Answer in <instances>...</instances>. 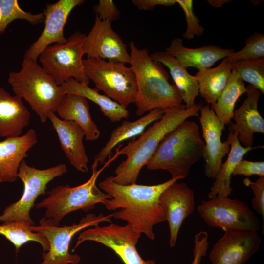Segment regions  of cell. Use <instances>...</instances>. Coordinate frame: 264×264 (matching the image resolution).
I'll list each match as a JSON object with an SVG mask.
<instances>
[{"label": "cell", "mask_w": 264, "mask_h": 264, "mask_svg": "<svg viewBox=\"0 0 264 264\" xmlns=\"http://www.w3.org/2000/svg\"><path fill=\"white\" fill-rule=\"evenodd\" d=\"M83 65L87 76L105 95L126 108L135 102L137 84L130 66L98 58L83 59Z\"/></svg>", "instance_id": "7"}, {"label": "cell", "mask_w": 264, "mask_h": 264, "mask_svg": "<svg viewBox=\"0 0 264 264\" xmlns=\"http://www.w3.org/2000/svg\"><path fill=\"white\" fill-rule=\"evenodd\" d=\"M183 10L187 23L186 31L183 34V37L191 40L195 36L203 34L204 28L200 24V21L195 15L193 9V1L191 0H176Z\"/></svg>", "instance_id": "34"}, {"label": "cell", "mask_w": 264, "mask_h": 264, "mask_svg": "<svg viewBox=\"0 0 264 264\" xmlns=\"http://www.w3.org/2000/svg\"><path fill=\"white\" fill-rule=\"evenodd\" d=\"M231 1L230 0H208L207 2L212 6L215 8L221 7L223 4Z\"/></svg>", "instance_id": "40"}, {"label": "cell", "mask_w": 264, "mask_h": 264, "mask_svg": "<svg viewBox=\"0 0 264 264\" xmlns=\"http://www.w3.org/2000/svg\"><path fill=\"white\" fill-rule=\"evenodd\" d=\"M48 119L70 163L79 172H87L88 158L83 142L85 134L82 128L75 122L62 120L51 111Z\"/></svg>", "instance_id": "19"}, {"label": "cell", "mask_w": 264, "mask_h": 264, "mask_svg": "<svg viewBox=\"0 0 264 264\" xmlns=\"http://www.w3.org/2000/svg\"><path fill=\"white\" fill-rule=\"evenodd\" d=\"M204 147L198 126L187 119L164 137L146 166L151 170L167 171L172 178L182 179L202 157Z\"/></svg>", "instance_id": "4"}, {"label": "cell", "mask_w": 264, "mask_h": 264, "mask_svg": "<svg viewBox=\"0 0 264 264\" xmlns=\"http://www.w3.org/2000/svg\"><path fill=\"white\" fill-rule=\"evenodd\" d=\"M234 70L242 81L264 93V59L232 63Z\"/></svg>", "instance_id": "32"}, {"label": "cell", "mask_w": 264, "mask_h": 264, "mask_svg": "<svg viewBox=\"0 0 264 264\" xmlns=\"http://www.w3.org/2000/svg\"><path fill=\"white\" fill-rule=\"evenodd\" d=\"M30 116L22 99L0 87V137L20 136Z\"/></svg>", "instance_id": "22"}, {"label": "cell", "mask_w": 264, "mask_h": 264, "mask_svg": "<svg viewBox=\"0 0 264 264\" xmlns=\"http://www.w3.org/2000/svg\"><path fill=\"white\" fill-rule=\"evenodd\" d=\"M96 16L102 20H107L112 22L119 19L120 12L112 0H100L94 7Z\"/></svg>", "instance_id": "36"}, {"label": "cell", "mask_w": 264, "mask_h": 264, "mask_svg": "<svg viewBox=\"0 0 264 264\" xmlns=\"http://www.w3.org/2000/svg\"><path fill=\"white\" fill-rule=\"evenodd\" d=\"M66 171V165L63 163L46 169H38L29 166L23 160L17 174L18 178L23 184V194L19 200L4 209L0 215V222H19L29 226L34 225L30 212L34 206L35 200L40 195L46 194L49 182Z\"/></svg>", "instance_id": "8"}, {"label": "cell", "mask_w": 264, "mask_h": 264, "mask_svg": "<svg viewBox=\"0 0 264 264\" xmlns=\"http://www.w3.org/2000/svg\"><path fill=\"white\" fill-rule=\"evenodd\" d=\"M84 0H59L46 5L44 9L45 25L37 40L25 52V59L37 61L41 53L52 44H64L67 41L64 27L72 10L84 2Z\"/></svg>", "instance_id": "14"}, {"label": "cell", "mask_w": 264, "mask_h": 264, "mask_svg": "<svg viewBox=\"0 0 264 264\" xmlns=\"http://www.w3.org/2000/svg\"><path fill=\"white\" fill-rule=\"evenodd\" d=\"M83 49L87 58L130 64V56L126 44L112 28L111 22L102 20L96 15L93 27L86 35Z\"/></svg>", "instance_id": "13"}, {"label": "cell", "mask_w": 264, "mask_h": 264, "mask_svg": "<svg viewBox=\"0 0 264 264\" xmlns=\"http://www.w3.org/2000/svg\"><path fill=\"white\" fill-rule=\"evenodd\" d=\"M37 142V135L33 129L22 135L7 137L0 141V183L13 182L17 179L21 163Z\"/></svg>", "instance_id": "20"}, {"label": "cell", "mask_w": 264, "mask_h": 264, "mask_svg": "<svg viewBox=\"0 0 264 264\" xmlns=\"http://www.w3.org/2000/svg\"><path fill=\"white\" fill-rule=\"evenodd\" d=\"M112 214L104 216L91 213L82 218L78 224L59 227L51 219L42 218L39 226H31L32 231L42 233L47 239L49 248L43 254L40 264H78L81 257L69 253L71 241L75 234L86 228L98 225L102 222L111 223Z\"/></svg>", "instance_id": "10"}, {"label": "cell", "mask_w": 264, "mask_h": 264, "mask_svg": "<svg viewBox=\"0 0 264 264\" xmlns=\"http://www.w3.org/2000/svg\"><path fill=\"white\" fill-rule=\"evenodd\" d=\"M130 62L136 81V114L142 116L155 109L178 106L182 98L162 65L152 59L147 49L138 48L133 41L129 44Z\"/></svg>", "instance_id": "3"}, {"label": "cell", "mask_w": 264, "mask_h": 264, "mask_svg": "<svg viewBox=\"0 0 264 264\" xmlns=\"http://www.w3.org/2000/svg\"><path fill=\"white\" fill-rule=\"evenodd\" d=\"M164 112V109H155L135 121H124L121 125L112 131L106 144L95 156L91 168L97 169L99 164L104 163L118 144L140 135L150 124L160 119Z\"/></svg>", "instance_id": "24"}, {"label": "cell", "mask_w": 264, "mask_h": 264, "mask_svg": "<svg viewBox=\"0 0 264 264\" xmlns=\"http://www.w3.org/2000/svg\"><path fill=\"white\" fill-rule=\"evenodd\" d=\"M132 4L140 10H152L157 6H173L176 0H132Z\"/></svg>", "instance_id": "38"}, {"label": "cell", "mask_w": 264, "mask_h": 264, "mask_svg": "<svg viewBox=\"0 0 264 264\" xmlns=\"http://www.w3.org/2000/svg\"><path fill=\"white\" fill-rule=\"evenodd\" d=\"M199 112V119L205 145L202 155L205 162L204 173L207 177L214 178L223 158L229 152L230 144L227 139L221 141L225 126L220 122L209 105H202Z\"/></svg>", "instance_id": "16"}, {"label": "cell", "mask_w": 264, "mask_h": 264, "mask_svg": "<svg viewBox=\"0 0 264 264\" xmlns=\"http://www.w3.org/2000/svg\"><path fill=\"white\" fill-rule=\"evenodd\" d=\"M86 34L76 31L64 44L47 47L39 56L42 67L59 85L70 79L88 84L84 67L83 43Z\"/></svg>", "instance_id": "9"}, {"label": "cell", "mask_w": 264, "mask_h": 264, "mask_svg": "<svg viewBox=\"0 0 264 264\" xmlns=\"http://www.w3.org/2000/svg\"><path fill=\"white\" fill-rule=\"evenodd\" d=\"M165 51L173 55L186 69L194 67L201 70L211 68L215 63L227 58L235 51L212 45L189 48L184 45L181 38H176L172 40Z\"/></svg>", "instance_id": "21"}, {"label": "cell", "mask_w": 264, "mask_h": 264, "mask_svg": "<svg viewBox=\"0 0 264 264\" xmlns=\"http://www.w3.org/2000/svg\"><path fill=\"white\" fill-rule=\"evenodd\" d=\"M159 199L169 224V245L173 247L184 220L194 210V192L186 183L177 181L162 192Z\"/></svg>", "instance_id": "17"}, {"label": "cell", "mask_w": 264, "mask_h": 264, "mask_svg": "<svg viewBox=\"0 0 264 264\" xmlns=\"http://www.w3.org/2000/svg\"><path fill=\"white\" fill-rule=\"evenodd\" d=\"M229 132L227 139L229 141L230 149L226 161L222 163L210 188L208 198L216 197H229L233 190L231 186L234 170L237 164L249 151L262 146L245 147L239 141L236 131L229 127ZM263 148V147H262Z\"/></svg>", "instance_id": "23"}, {"label": "cell", "mask_w": 264, "mask_h": 264, "mask_svg": "<svg viewBox=\"0 0 264 264\" xmlns=\"http://www.w3.org/2000/svg\"><path fill=\"white\" fill-rule=\"evenodd\" d=\"M0 234L4 236L15 246L16 251L31 241L39 243L43 249L44 254L49 248L46 238L40 232L32 231L31 226L19 222H10L0 225Z\"/></svg>", "instance_id": "30"}, {"label": "cell", "mask_w": 264, "mask_h": 264, "mask_svg": "<svg viewBox=\"0 0 264 264\" xmlns=\"http://www.w3.org/2000/svg\"><path fill=\"white\" fill-rule=\"evenodd\" d=\"M103 168L92 169L89 179L83 184L71 187L60 185L48 192V196L36 205L37 208H45V218L51 219L59 226L63 218L69 213L81 209L88 212L98 203L104 205L110 197L96 186L97 178Z\"/></svg>", "instance_id": "6"}, {"label": "cell", "mask_w": 264, "mask_h": 264, "mask_svg": "<svg viewBox=\"0 0 264 264\" xmlns=\"http://www.w3.org/2000/svg\"><path fill=\"white\" fill-rule=\"evenodd\" d=\"M246 91L244 82L232 69L226 86L215 103L211 106L215 114L223 126L230 123L237 101Z\"/></svg>", "instance_id": "29"}, {"label": "cell", "mask_w": 264, "mask_h": 264, "mask_svg": "<svg viewBox=\"0 0 264 264\" xmlns=\"http://www.w3.org/2000/svg\"><path fill=\"white\" fill-rule=\"evenodd\" d=\"M232 71V63L226 58L216 67L198 70L195 74L199 93L207 104L215 103L226 86Z\"/></svg>", "instance_id": "28"}, {"label": "cell", "mask_w": 264, "mask_h": 264, "mask_svg": "<svg viewBox=\"0 0 264 264\" xmlns=\"http://www.w3.org/2000/svg\"><path fill=\"white\" fill-rule=\"evenodd\" d=\"M180 179L171 178L153 185H121L115 182L111 176L100 182L99 186L110 197L104 204L107 209L117 210L112 213V217L126 221L137 232L153 240L154 226L166 221L160 196L170 185Z\"/></svg>", "instance_id": "1"}, {"label": "cell", "mask_w": 264, "mask_h": 264, "mask_svg": "<svg viewBox=\"0 0 264 264\" xmlns=\"http://www.w3.org/2000/svg\"><path fill=\"white\" fill-rule=\"evenodd\" d=\"M243 175L264 176V162L252 161L242 159L236 166L233 176Z\"/></svg>", "instance_id": "37"}, {"label": "cell", "mask_w": 264, "mask_h": 264, "mask_svg": "<svg viewBox=\"0 0 264 264\" xmlns=\"http://www.w3.org/2000/svg\"><path fill=\"white\" fill-rule=\"evenodd\" d=\"M56 112L60 119L78 124L86 140L94 141L99 138L100 131L91 118L88 99L84 97L74 93L66 94Z\"/></svg>", "instance_id": "25"}, {"label": "cell", "mask_w": 264, "mask_h": 264, "mask_svg": "<svg viewBox=\"0 0 264 264\" xmlns=\"http://www.w3.org/2000/svg\"><path fill=\"white\" fill-rule=\"evenodd\" d=\"M246 89V98L234 110L232 119L235 123L231 122L229 127L237 132L241 144L245 147H252L254 133H264V119L258 110L261 92L249 84Z\"/></svg>", "instance_id": "18"}, {"label": "cell", "mask_w": 264, "mask_h": 264, "mask_svg": "<svg viewBox=\"0 0 264 264\" xmlns=\"http://www.w3.org/2000/svg\"><path fill=\"white\" fill-rule=\"evenodd\" d=\"M43 13L32 14L22 9L17 0H0V35L17 19L25 20L35 25L44 21Z\"/></svg>", "instance_id": "31"}, {"label": "cell", "mask_w": 264, "mask_h": 264, "mask_svg": "<svg viewBox=\"0 0 264 264\" xmlns=\"http://www.w3.org/2000/svg\"><path fill=\"white\" fill-rule=\"evenodd\" d=\"M198 211L210 227L223 230L258 232L260 223L254 212L244 202L229 197L210 198L198 206Z\"/></svg>", "instance_id": "11"}, {"label": "cell", "mask_w": 264, "mask_h": 264, "mask_svg": "<svg viewBox=\"0 0 264 264\" xmlns=\"http://www.w3.org/2000/svg\"><path fill=\"white\" fill-rule=\"evenodd\" d=\"M150 56L169 69L174 85L179 91L186 107H193L199 94V85L196 77L190 74L173 55L166 51L155 52Z\"/></svg>", "instance_id": "26"}, {"label": "cell", "mask_w": 264, "mask_h": 264, "mask_svg": "<svg viewBox=\"0 0 264 264\" xmlns=\"http://www.w3.org/2000/svg\"><path fill=\"white\" fill-rule=\"evenodd\" d=\"M66 94L74 93L82 96L97 105L103 114L111 122H119L127 119L128 110L106 95L100 94L96 88L89 87L74 79H70L60 85Z\"/></svg>", "instance_id": "27"}, {"label": "cell", "mask_w": 264, "mask_h": 264, "mask_svg": "<svg viewBox=\"0 0 264 264\" xmlns=\"http://www.w3.org/2000/svg\"><path fill=\"white\" fill-rule=\"evenodd\" d=\"M141 234L128 223L123 226L112 223L96 225L79 234L72 252L85 241H91L110 248L124 264H156L154 260H144L138 253L136 244Z\"/></svg>", "instance_id": "12"}, {"label": "cell", "mask_w": 264, "mask_h": 264, "mask_svg": "<svg viewBox=\"0 0 264 264\" xmlns=\"http://www.w3.org/2000/svg\"><path fill=\"white\" fill-rule=\"evenodd\" d=\"M227 59L231 63L264 59V35L255 32L248 37L244 47L234 51Z\"/></svg>", "instance_id": "33"}, {"label": "cell", "mask_w": 264, "mask_h": 264, "mask_svg": "<svg viewBox=\"0 0 264 264\" xmlns=\"http://www.w3.org/2000/svg\"><path fill=\"white\" fill-rule=\"evenodd\" d=\"M202 104L187 108L184 104L165 110L161 118L145 131L137 139H133L118 152L126 158L115 170L113 180L119 184L136 183L142 168L146 165L161 140L182 122L198 116Z\"/></svg>", "instance_id": "2"}, {"label": "cell", "mask_w": 264, "mask_h": 264, "mask_svg": "<svg viewBox=\"0 0 264 264\" xmlns=\"http://www.w3.org/2000/svg\"><path fill=\"white\" fill-rule=\"evenodd\" d=\"M8 82L15 95L24 99L42 123L55 113L66 93L37 61L24 58L21 69L9 73Z\"/></svg>", "instance_id": "5"}, {"label": "cell", "mask_w": 264, "mask_h": 264, "mask_svg": "<svg viewBox=\"0 0 264 264\" xmlns=\"http://www.w3.org/2000/svg\"><path fill=\"white\" fill-rule=\"evenodd\" d=\"M208 247V243L205 240L195 239L193 249L194 258L191 264H199L202 257L205 256Z\"/></svg>", "instance_id": "39"}, {"label": "cell", "mask_w": 264, "mask_h": 264, "mask_svg": "<svg viewBox=\"0 0 264 264\" xmlns=\"http://www.w3.org/2000/svg\"><path fill=\"white\" fill-rule=\"evenodd\" d=\"M261 240L257 231L226 230L210 253L212 264H244L258 251Z\"/></svg>", "instance_id": "15"}, {"label": "cell", "mask_w": 264, "mask_h": 264, "mask_svg": "<svg viewBox=\"0 0 264 264\" xmlns=\"http://www.w3.org/2000/svg\"><path fill=\"white\" fill-rule=\"evenodd\" d=\"M243 183L247 186H251L254 195L252 201L253 208L256 212L262 215L264 223V176H259L255 182H252L246 178L243 180Z\"/></svg>", "instance_id": "35"}]
</instances>
